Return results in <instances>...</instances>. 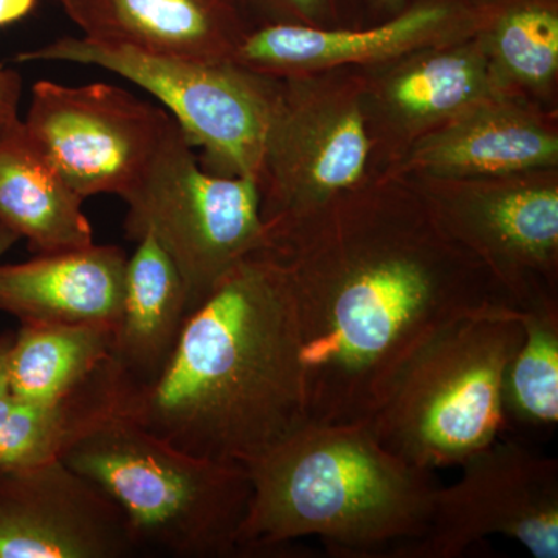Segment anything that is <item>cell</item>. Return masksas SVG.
Masks as SVG:
<instances>
[{"instance_id": "1", "label": "cell", "mask_w": 558, "mask_h": 558, "mask_svg": "<svg viewBox=\"0 0 558 558\" xmlns=\"http://www.w3.org/2000/svg\"><path fill=\"white\" fill-rule=\"evenodd\" d=\"M271 250L292 277L314 424L366 421L429 333L464 311L508 301L439 229L409 179L373 175Z\"/></svg>"}, {"instance_id": "2", "label": "cell", "mask_w": 558, "mask_h": 558, "mask_svg": "<svg viewBox=\"0 0 558 558\" xmlns=\"http://www.w3.org/2000/svg\"><path fill=\"white\" fill-rule=\"evenodd\" d=\"M120 414L178 449L247 468L310 422L288 264L242 259L183 323L167 366Z\"/></svg>"}, {"instance_id": "3", "label": "cell", "mask_w": 558, "mask_h": 558, "mask_svg": "<svg viewBox=\"0 0 558 558\" xmlns=\"http://www.w3.org/2000/svg\"><path fill=\"white\" fill-rule=\"evenodd\" d=\"M240 556L318 538L337 557H389L427 532L436 484L366 421L296 429L247 468Z\"/></svg>"}, {"instance_id": "4", "label": "cell", "mask_w": 558, "mask_h": 558, "mask_svg": "<svg viewBox=\"0 0 558 558\" xmlns=\"http://www.w3.org/2000/svg\"><path fill=\"white\" fill-rule=\"evenodd\" d=\"M521 340L519 310L508 301L450 318L396 371L366 418L371 432L414 468H459L508 425L502 376Z\"/></svg>"}, {"instance_id": "5", "label": "cell", "mask_w": 558, "mask_h": 558, "mask_svg": "<svg viewBox=\"0 0 558 558\" xmlns=\"http://www.w3.org/2000/svg\"><path fill=\"white\" fill-rule=\"evenodd\" d=\"M61 459L120 506L138 553L240 557L252 495L242 465L186 453L123 414L102 421Z\"/></svg>"}, {"instance_id": "6", "label": "cell", "mask_w": 558, "mask_h": 558, "mask_svg": "<svg viewBox=\"0 0 558 558\" xmlns=\"http://www.w3.org/2000/svg\"><path fill=\"white\" fill-rule=\"evenodd\" d=\"M17 64L62 61L109 70L149 92L179 124L205 170L258 182L281 80L234 61L207 62L145 53L84 36H64L14 57Z\"/></svg>"}, {"instance_id": "7", "label": "cell", "mask_w": 558, "mask_h": 558, "mask_svg": "<svg viewBox=\"0 0 558 558\" xmlns=\"http://www.w3.org/2000/svg\"><path fill=\"white\" fill-rule=\"evenodd\" d=\"M279 80L258 178L270 248L373 178L359 69Z\"/></svg>"}, {"instance_id": "8", "label": "cell", "mask_w": 558, "mask_h": 558, "mask_svg": "<svg viewBox=\"0 0 558 558\" xmlns=\"http://www.w3.org/2000/svg\"><path fill=\"white\" fill-rule=\"evenodd\" d=\"M174 123L148 168L121 199L128 236L149 231L178 267L189 314L242 259L270 248L258 182L213 174Z\"/></svg>"}, {"instance_id": "9", "label": "cell", "mask_w": 558, "mask_h": 558, "mask_svg": "<svg viewBox=\"0 0 558 558\" xmlns=\"http://www.w3.org/2000/svg\"><path fill=\"white\" fill-rule=\"evenodd\" d=\"M409 180L439 229L486 267L515 310L557 299L558 168Z\"/></svg>"}, {"instance_id": "10", "label": "cell", "mask_w": 558, "mask_h": 558, "mask_svg": "<svg viewBox=\"0 0 558 558\" xmlns=\"http://www.w3.org/2000/svg\"><path fill=\"white\" fill-rule=\"evenodd\" d=\"M22 123L44 159L84 201L126 194L175 121L112 84L64 86L43 80L33 86Z\"/></svg>"}, {"instance_id": "11", "label": "cell", "mask_w": 558, "mask_h": 558, "mask_svg": "<svg viewBox=\"0 0 558 558\" xmlns=\"http://www.w3.org/2000/svg\"><path fill=\"white\" fill-rule=\"evenodd\" d=\"M436 488L427 532L389 558H458L481 539H517L535 558H558V462L498 438Z\"/></svg>"}, {"instance_id": "12", "label": "cell", "mask_w": 558, "mask_h": 558, "mask_svg": "<svg viewBox=\"0 0 558 558\" xmlns=\"http://www.w3.org/2000/svg\"><path fill=\"white\" fill-rule=\"evenodd\" d=\"M497 0H410L391 16L355 27L260 25L242 40L234 62L274 78L339 68H368L424 47L472 38Z\"/></svg>"}, {"instance_id": "13", "label": "cell", "mask_w": 558, "mask_h": 558, "mask_svg": "<svg viewBox=\"0 0 558 558\" xmlns=\"http://www.w3.org/2000/svg\"><path fill=\"white\" fill-rule=\"evenodd\" d=\"M357 69L373 175L385 174L428 132L501 92L476 35Z\"/></svg>"}, {"instance_id": "14", "label": "cell", "mask_w": 558, "mask_h": 558, "mask_svg": "<svg viewBox=\"0 0 558 558\" xmlns=\"http://www.w3.org/2000/svg\"><path fill=\"white\" fill-rule=\"evenodd\" d=\"M135 553L120 506L62 459L0 470V558H124Z\"/></svg>"}, {"instance_id": "15", "label": "cell", "mask_w": 558, "mask_h": 558, "mask_svg": "<svg viewBox=\"0 0 558 558\" xmlns=\"http://www.w3.org/2000/svg\"><path fill=\"white\" fill-rule=\"evenodd\" d=\"M556 168L558 110L498 92L418 138L381 175L459 180Z\"/></svg>"}, {"instance_id": "16", "label": "cell", "mask_w": 558, "mask_h": 558, "mask_svg": "<svg viewBox=\"0 0 558 558\" xmlns=\"http://www.w3.org/2000/svg\"><path fill=\"white\" fill-rule=\"evenodd\" d=\"M84 38L160 57L233 61L255 28L241 0H60Z\"/></svg>"}, {"instance_id": "17", "label": "cell", "mask_w": 558, "mask_h": 558, "mask_svg": "<svg viewBox=\"0 0 558 558\" xmlns=\"http://www.w3.org/2000/svg\"><path fill=\"white\" fill-rule=\"evenodd\" d=\"M128 256L117 245L47 253L0 266V311L21 325L97 326L116 332Z\"/></svg>"}, {"instance_id": "18", "label": "cell", "mask_w": 558, "mask_h": 558, "mask_svg": "<svg viewBox=\"0 0 558 558\" xmlns=\"http://www.w3.org/2000/svg\"><path fill=\"white\" fill-rule=\"evenodd\" d=\"M137 242L128 258L123 310L110 357L130 389L146 387L160 376L189 317L175 264L149 231Z\"/></svg>"}, {"instance_id": "19", "label": "cell", "mask_w": 558, "mask_h": 558, "mask_svg": "<svg viewBox=\"0 0 558 558\" xmlns=\"http://www.w3.org/2000/svg\"><path fill=\"white\" fill-rule=\"evenodd\" d=\"M83 202L33 145L22 120L0 132V223L36 255L94 244Z\"/></svg>"}, {"instance_id": "20", "label": "cell", "mask_w": 558, "mask_h": 558, "mask_svg": "<svg viewBox=\"0 0 558 558\" xmlns=\"http://www.w3.org/2000/svg\"><path fill=\"white\" fill-rule=\"evenodd\" d=\"M128 389L109 360L87 384L61 399L33 402L7 392L0 398V470L61 459L76 440L120 414Z\"/></svg>"}, {"instance_id": "21", "label": "cell", "mask_w": 558, "mask_h": 558, "mask_svg": "<svg viewBox=\"0 0 558 558\" xmlns=\"http://www.w3.org/2000/svg\"><path fill=\"white\" fill-rule=\"evenodd\" d=\"M476 38L499 90L558 110V0H497Z\"/></svg>"}, {"instance_id": "22", "label": "cell", "mask_w": 558, "mask_h": 558, "mask_svg": "<svg viewBox=\"0 0 558 558\" xmlns=\"http://www.w3.org/2000/svg\"><path fill=\"white\" fill-rule=\"evenodd\" d=\"M113 330L97 326L21 325L9 359L10 392L46 402L72 395L112 357Z\"/></svg>"}, {"instance_id": "23", "label": "cell", "mask_w": 558, "mask_h": 558, "mask_svg": "<svg viewBox=\"0 0 558 558\" xmlns=\"http://www.w3.org/2000/svg\"><path fill=\"white\" fill-rule=\"evenodd\" d=\"M523 340L501 385L506 421L549 429L558 421V301L543 299L519 310Z\"/></svg>"}, {"instance_id": "24", "label": "cell", "mask_w": 558, "mask_h": 558, "mask_svg": "<svg viewBox=\"0 0 558 558\" xmlns=\"http://www.w3.org/2000/svg\"><path fill=\"white\" fill-rule=\"evenodd\" d=\"M253 25H303L314 28L366 24L359 0H241Z\"/></svg>"}, {"instance_id": "25", "label": "cell", "mask_w": 558, "mask_h": 558, "mask_svg": "<svg viewBox=\"0 0 558 558\" xmlns=\"http://www.w3.org/2000/svg\"><path fill=\"white\" fill-rule=\"evenodd\" d=\"M22 81L13 69L0 68V132L20 121Z\"/></svg>"}, {"instance_id": "26", "label": "cell", "mask_w": 558, "mask_h": 558, "mask_svg": "<svg viewBox=\"0 0 558 558\" xmlns=\"http://www.w3.org/2000/svg\"><path fill=\"white\" fill-rule=\"evenodd\" d=\"M38 5V0H0V27L24 20Z\"/></svg>"}, {"instance_id": "27", "label": "cell", "mask_w": 558, "mask_h": 558, "mask_svg": "<svg viewBox=\"0 0 558 558\" xmlns=\"http://www.w3.org/2000/svg\"><path fill=\"white\" fill-rule=\"evenodd\" d=\"M410 0H359L363 13L369 14L374 22L385 20L391 14L398 13Z\"/></svg>"}, {"instance_id": "28", "label": "cell", "mask_w": 558, "mask_h": 558, "mask_svg": "<svg viewBox=\"0 0 558 558\" xmlns=\"http://www.w3.org/2000/svg\"><path fill=\"white\" fill-rule=\"evenodd\" d=\"M13 337L14 333H3V336H0V398L10 392L9 359Z\"/></svg>"}, {"instance_id": "29", "label": "cell", "mask_w": 558, "mask_h": 558, "mask_svg": "<svg viewBox=\"0 0 558 558\" xmlns=\"http://www.w3.org/2000/svg\"><path fill=\"white\" fill-rule=\"evenodd\" d=\"M20 240L21 238L17 236V234L14 233V231L7 229L5 226H2V223H0V256H2L3 253L9 252L11 245H13L14 242H17Z\"/></svg>"}]
</instances>
